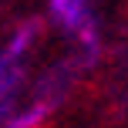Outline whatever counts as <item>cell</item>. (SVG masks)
Here are the masks:
<instances>
[{
  "label": "cell",
  "instance_id": "cell-1",
  "mask_svg": "<svg viewBox=\"0 0 128 128\" xmlns=\"http://www.w3.org/2000/svg\"><path fill=\"white\" fill-rule=\"evenodd\" d=\"M51 14H54V20H58V24H64L68 30H78L84 40L94 37L88 0H51Z\"/></svg>",
  "mask_w": 128,
  "mask_h": 128
},
{
  "label": "cell",
  "instance_id": "cell-2",
  "mask_svg": "<svg viewBox=\"0 0 128 128\" xmlns=\"http://www.w3.org/2000/svg\"><path fill=\"white\" fill-rule=\"evenodd\" d=\"M30 30H34V27H24V30H20L17 37H14V44L7 47V61H17L20 54H24V47L30 44Z\"/></svg>",
  "mask_w": 128,
  "mask_h": 128
},
{
  "label": "cell",
  "instance_id": "cell-3",
  "mask_svg": "<svg viewBox=\"0 0 128 128\" xmlns=\"http://www.w3.org/2000/svg\"><path fill=\"white\" fill-rule=\"evenodd\" d=\"M40 115H44V111H40V108H34V111H27L24 118H17V122H14L10 128H34V125L40 122Z\"/></svg>",
  "mask_w": 128,
  "mask_h": 128
}]
</instances>
